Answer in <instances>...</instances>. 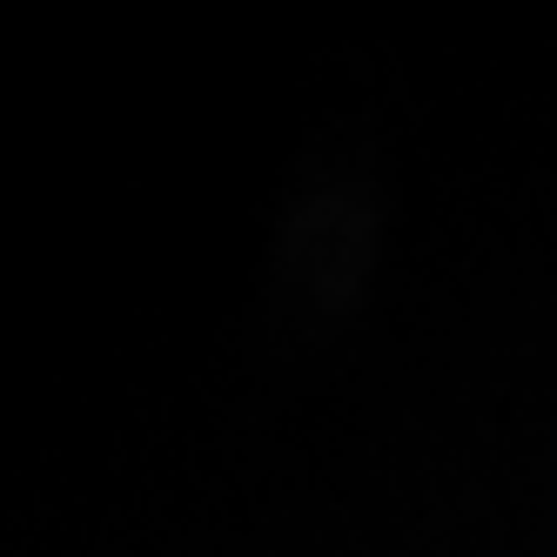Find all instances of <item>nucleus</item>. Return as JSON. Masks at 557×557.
Wrapping results in <instances>:
<instances>
[]
</instances>
